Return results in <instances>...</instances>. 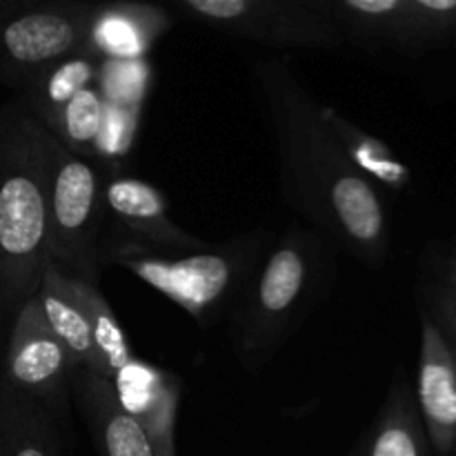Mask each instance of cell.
<instances>
[{
    "label": "cell",
    "mask_w": 456,
    "mask_h": 456,
    "mask_svg": "<svg viewBox=\"0 0 456 456\" xmlns=\"http://www.w3.org/2000/svg\"><path fill=\"white\" fill-rule=\"evenodd\" d=\"M76 292H78L80 305L87 316L89 330L94 338V352H96V377L111 383L120 368L132 359V347H129L125 330L120 328V321L116 319L114 310L110 307L107 298L98 289V285L85 283L76 279Z\"/></svg>",
    "instance_id": "ffe728a7"
},
{
    "label": "cell",
    "mask_w": 456,
    "mask_h": 456,
    "mask_svg": "<svg viewBox=\"0 0 456 456\" xmlns=\"http://www.w3.org/2000/svg\"><path fill=\"white\" fill-rule=\"evenodd\" d=\"M346 40L423 52L456 40V0H328Z\"/></svg>",
    "instance_id": "ba28073f"
},
{
    "label": "cell",
    "mask_w": 456,
    "mask_h": 456,
    "mask_svg": "<svg viewBox=\"0 0 456 456\" xmlns=\"http://www.w3.org/2000/svg\"><path fill=\"white\" fill-rule=\"evenodd\" d=\"M435 323L444 332L445 341H448L450 352H452L454 368H456V303L445 292H439L435 301Z\"/></svg>",
    "instance_id": "7402d4cb"
},
{
    "label": "cell",
    "mask_w": 456,
    "mask_h": 456,
    "mask_svg": "<svg viewBox=\"0 0 456 456\" xmlns=\"http://www.w3.org/2000/svg\"><path fill=\"white\" fill-rule=\"evenodd\" d=\"M43 314L58 341L65 346L76 370L96 374V352H94L92 330L76 292V279L56 263H49L40 288L36 292Z\"/></svg>",
    "instance_id": "2e32d148"
},
{
    "label": "cell",
    "mask_w": 456,
    "mask_h": 456,
    "mask_svg": "<svg viewBox=\"0 0 456 456\" xmlns=\"http://www.w3.org/2000/svg\"><path fill=\"white\" fill-rule=\"evenodd\" d=\"M169 27L172 13L156 4H94L89 53L102 61H138Z\"/></svg>",
    "instance_id": "4fadbf2b"
},
{
    "label": "cell",
    "mask_w": 456,
    "mask_h": 456,
    "mask_svg": "<svg viewBox=\"0 0 456 456\" xmlns=\"http://www.w3.org/2000/svg\"><path fill=\"white\" fill-rule=\"evenodd\" d=\"M101 62L92 53H78L67 61L58 62L52 69L45 71L43 76L27 85L20 92L18 101L27 107L31 116L43 127H49L52 120L61 114L62 107L80 92L96 83Z\"/></svg>",
    "instance_id": "d6986e66"
},
{
    "label": "cell",
    "mask_w": 456,
    "mask_h": 456,
    "mask_svg": "<svg viewBox=\"0 0 456 456\" xmlns=\"http://www.w3.org/2000/svg\"><path fill=\"white\" fill-rule=\"evenodd\" d=\"M254 78L274 132L285 203L359 263L383 265L390 254L387 209L325 127L321 101L281 58L258 61Z\"/></svg>",
    "instance_id": "6da1fadb"
},
{
    "label": "cell",
    "mask_w": 456,
    "mask_h": 456,
    "mask_svg": "<svg viewBox=\"0 0 456 456\" xmlns=\"http://www.w3.org/2000/svg\"><path fill=\"white\" fill-rule=\"evenodd\" d=\"M414 401L435 452L452 454L456 450V368L448 341L430 314L421 316Z\"/></svg>",
    "instance_id": "7c38bea8"
},
{
    "label": "cell",
    "mask_w": 456,
    "mask_h": 456,
    "mask_svg": "<svg viewBox=\"0 0 456 456\" xmlns=\"http://www.w3.org/2000/svg\"><path fill=\"white\" fill-rule=\"evenodd\" d=\"M321 118H323L325 127L330 129L337 142L341 145V150L346 151V156L350 159V163L363 174L365 178H374V181L383 183L390 190L399 191L412 178L408 165L395 156V151L386 145L379 138L370 136V134L361 132L356 125H352L350 120L343 118L334 107L323 105L321 102Z\"/></svg>",
    "instance_id": "ac0fdd59"
},
{
    "label": "cell",
    "mask_w": 456,
    "mask_h": 456,
    "mask_svg": "<svg viewBox=\"0 0 456 456\" xmlns=\"http://www.w3.org/2000/svg\"><path fill=\"white\" fill-rule=\"evenodd\" d=\"M430 441L419 417L414 392L396 381L354 456H428Z\"/></svg>",
    "instance_id": "e0dca14e"
},
{
    "label": "cell",
    "mask_w": 456,
    "mask_h": 456,
    "mask_svg": "<svg viewBox=\"0 0 456 456\" xmlns=\"http://www.w3.org/2000/svg\"><path fill=\"white\" fill-rule=\"evenodd\" d=\"M45 132L20 101L0 107V325H12L52 263Z\"/></svg>",
    "instance_id": "7a4b0ae2"
},
{
    "label": "cell",
    "mask_w": 456,
    "mask_h": 456,
    "mask_svg": "<svg viewBox=\"0 0 456 456\" xmlns=\"http://www.w3.org/2000/svg\"><path fill=\"white\" fill-rule=\"evenodd\" d=\"M71 396L101 456H156L141 428L116 401L110 381L76 370L71 377Z\"/></svg>",
    "instance_id": "5bb4252c"
},
{
    "label": "cell",
    "mask_w": 456,
    "mask_h": 456,
    "mask_svg": "<svg viewBox=\"0 0 456 456\" xmlns=\"http://www.w3.org/2000/svg\"><path fill=\"white\" fill-rule=\"evenodd\" d=\"M441 292L448 294V297L456 303V263L454 265H450L448 272H445V281H444V288H441Z\"/></svg>",
    "instance_id": "603a6c76"
},
{
    "label": "cell",
    "mask_w": 456,
    "mask_h": 456,
    "mask_svg": "<svg viewBox=\"0 0 456 456\" xmlns=\"http://www.w3.org/2000/svg\"><path fill=\"white\" fill-rule=\"evenodd\" d=\"M334 274L337 245L314 227H288L230 314L240 361L249 368L265 365L319 305Z\"/></svg>",
    "instance_id": "3957f363"
},
{
    "label": "cell",
    "mask_w": 456,
    "mask_h": 456,
    "mask_svg": "<svg viewBox=\"0 0 456 456\" xmlns=\"http://www.w3.org/2000/svg\"><path fill=\"white\" fill-rule=\"evenodd\" d=\"M74 372L76 365L71 363L65 346L49 328L43 307L34 294L29 301L22 303L9 325L0 377L9 386L45 405L58 426L67 430Z\"/></svg>",
    "instance_id": "9c48e42d"
},
{
    "label": "cell",
    "mask_w": 456,
    "mask_h": 456,
    "mask_svg": "<svg viewBox=\"0 0 456 456\" xmlns=\"http://www.w3.org/2000/svg\"><path fill=\"white\" fill-rule=\"evenodd\" d=\"M0 456H67L65 430L45 405L0 377Z\"/></svg>",
    "instance_id": "9a60e30c"
},
{
    "label": "cell",
    "mask_w": 456,
    "mask_h": 456,
    "mask_svg": "<svg viewBox=\"0 0 456 456\" xmlns=\"http://www.w3.org/2000/svg\"><path fill=\"white\" fill-rule=\"evenodd\" d=\"M94 4L0 0V85L18 94L58 62L89 53Z\"/></svg>",
    "instance_id": "8992f818"
},
{
    "label": "cell",
    "mask_w": 456,
    "mask_h": 456,
    "mask_svg": "<svg viewBox=\"0 0 456 456\" xmlns=\"http://www.w3.org/2000/svg\"><path fill=\"white\" fill-rule=\"evenodd\" d=\"M183 18L272 49H334L346 43L328 0H181Z\"/></svg>",
    "instance_id": "52a82bcc"
},
{
    "label": "cell",
    "mask_w": 456,
    "mask_h": 456,
    "mask_svg": "<svg viewBox=\"0 0 456 456\" xmlns=\"http://www.w3.org/2000/svg\"><path fill=\"white\" fill-rule=\"evenodd\" d=\"M105 208L114 225L127 236L125 243L102 245L101 263L125 254H191L205 249V243L183 230L167 214L163 194L150 183L134 176H116L105 183Z\"/></svg>",
    "instance_id": "30bf717a"
},
{
    "label": "cell",
    "mask_w": 456,
    "mask_h": 456,
    "mask_svg": "<svg viewBox=\"0 0 456 456\" xmlns=\"http://www.w3.org/2000/svg\"><path fill=\"white\" fill-rule=\"evenodd\" d=\"M107 118V98L102 87L89 85L80 89L69 102L61 110V114L52 120L47 129L53 138L62 142L74 154L87 156L96 154L101 145L102 129Z\"/></svg>",
    "instance_id": "44dd1931"
},
{
    "label": "cell",
    "mask_w": 456,
    "mask_h": 456,
    "mask_svg": "<svg viewBox=\"0 0 456 456\" xmlns=\"http://www.w3.org/2000/svg\"><path fill=\"white\" fill-rule=\"evenodd\" d=\"M45 167L52 263L74 279L98 285L105 181L87 159L67 150L49 132H45Z\"/></svg>",
    "instance_id": "5b68a950"
},
{
    "label": "cell",
    "mask_w": 456,
    "mask_h": 456,
    "mask_svg": "<svg viewBox=\"0 0 456 456\" xmlns=\"http://www.w3.org/2000/svg\"><path fill=\"white\" fill-rule=\"evenodd\" d=\"M116 401L142 430L156 456H176L181 383L174 372L132 356L111 379Z\"/></svg>",
    "instance_id": "8fae6325"
},
{
    "label": "cell",
    "mask_w": 456,
    "mask_h": 456,
    "mask_svg": "<svg viewBox=\"0 0 456 456\" xmlns=\"http://www.w3.org/2000/svg\"><path fill=\"white\" fill-rule=\"evenodd\" d=\"M267 234H252L221 249L163 256V254H125L111 258L154 288L169 301L194 316L199 323H212L223 312L234 310L245 285L265 256Z\"/></svg>",
    "instance_id": "277c9868"
}]
</instances>
